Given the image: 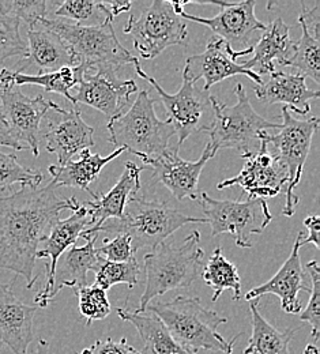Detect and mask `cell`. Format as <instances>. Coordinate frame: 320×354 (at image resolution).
<instances>
[{"mask_svg": "<svg viewBox=\"0 0 320 354\" xmlns=\"http://www.w3.org/2000/svg\"><path fill=\"white\" fill-rule=\"evenodd\" d=\"M88 71L81 78L77 93L73 95L74 105L85 104L104 113L109 120L123 113L129 105L130 97L137 91V84L133 80L123 81L117 77L115 68L100 67Z\"/></svg>", "mask_w": 320, "mask_h": 354, "instance_id": "cell-14", "label": "cell"}, {"mask_svg": "<svg viewBox=\"0 0 320 354\" xmlns=\"http://www.w3.org/2000/svg\"><path fill=\"white\" fill-rule=\"evenodd\" d=\"M55 15L75 21L81 26H101L115 19L101 0H67L56 8Z\"/></svg>", "mask_w": 320, "mask_h": 354, "instance_id": "cell-32", "label": "cell"}, {"mask_svg": "<svg viewBox=\"0 0 320 354\" xmlns=\"http://www.w3.org/2000/svg\"><path fill=\"white\" fill-rule=\"evenodd\" d=\"M205 252L200 248V233L191 232L182 245L162 243L143 257L146 285L135 313L146 312L147 306L171 290L189 288L199 277Z\"/></svg>", "mask_w": 320, "mask_h": 354, "instance_id": "cell-4", "label": "cell"}, {"mask_svg": "<svg viewBox=\"0 0 320 354\" xmlns=\"http://www.w3.org/2000/svg\"><path fill=\"white\" fill-rule=\"evenodd\" d=\"M84 239H86V244L84 247L73 245L71 250L66 251L60 257L56 265L53 285L48 296L49 303L66 286L71 288L73 292L88 286V272L91 270L95 271L101 263L102 258L98 255L95 248L98 234L86 236Z\"/></svg>", "mask_w": 320, "mask_h": 354, "instance_id": "cell-25", "label": "cell"}, {"mask_svg": "<svg viewBox=\"0 0 320 354\" xmlns=\"http://www.w3.org/2000/svg\"><path fill=\"white\" fill-rule=\"evenodd\" d=\"M89 226H91V217H89L88 209L82 203V205H78L75 210H73L71 217H68L67 220H59L49 229L48 234L44 236V239L40 243L43 244V247L39 248L36 258L49 259V262L46 263V286L36 296L35 299L36 306L41 308L48 307L49 304L48 296L53 285L56 265L60 257L77 243L82 232Z\"/></svg>", "mask_w": 320, "mask_h": 354, "instance_id": "cell-20", "label": "cell"}, {"mask_svg": "<svg viewBox=\"0 0 320 354\" xmlns=\"http://www.w3.org/2000/svg\"><path fill=\"white\" fill-rule=\"evenodd\" d=\"M56 187L25 185L10 196L0 198V270L22 275L26 288L32 289L39 275H35L36 255L49 229L59 221L64 210H75L79 202L60 198Z\"/></svg>", "mask_w": 320, "mask_h": 354, "instance_id": "cell-1", "label": "cell"}, {"mask_svg": "<svg viewBox=\"0 0 320 354\" xmlns=\"http://www.w3.org/2000/svg\"><path fill=\"white\" fill-rule=\"evenodd\" d=\"M303 354H319V349L315 345H307Z\"/></svg>", "mask_w": 320, "mask_h": 354, "instance_id": "cell-47", "label": "cell"}, {"mask_svg": "<svg viewBox=\"0 0 320 354\" xmlns=\"http://www.w3.org/2000/svg\"><path fill=\"white\" fill-rule=\"evenodd\" d=\"M304 233L299 232L292 248V252L286 262L276 271L274 277L263 285L251 289L245 295V300H258L266 295H274L281 300V308L286 313L299 315L301 312V301L299 293L301 290L311 292V282L307 279V272L304 271L300 259L301 240Z\"/></svg>", "mask_w": 320, "mask_h": 354, "instance_id": "cell-19", "label": "cell"}, {"mask_svg": "<svg viewBox=\"0 0 320 354\" xmlns=\"http://www.w3.org/2000/svg\"><path fill=\"white\" fill-rule=\"evenodd\" d=\"M156 101L149 90H142L126 113L109 120L106 126L109 142L116 149H124L143 160L157 158L171 147L169 140L176 133L168 120L162 122L157 118Z\"/></svg>", "mask_w": 320, "mask_h": 354, "instance_id": "cell-5", "label": "cell"}, {"mask_svg": "<svg viewBox=\"0 0 320 354\" xmlns=\"http://www.w3.org/2000/svg\"><path fill=\"white\" fill-rule=\"evenodd\" d=\"M261 299L250 301L252 317V334L244 354H290L289 345L296 334V328L285 331L276 330L258 310Z\"/></svg>", "mask_w": 320, "mask_h": 354, "instance_id": "cell-29", "label": "cell"}, {"mask_svg": "<svg viewBox=\"0 0 320 354\" xmlns=\"http://www.w3.org/2000/svg\"><path fill=\"white\" fill-rule=\"evenodd\" d=\"M0 146H6V147H11L17 151H21V150H29L26 146L21 145L17 139H14V136L10 133L3 118H1V113H0Z\"/></svg>", "mask_w": 320, "mask_h": 354, "instance_id": "cell-44", "label": "cell"}, {"mask_svg": "<svg viewBox=\"0 0 320 354\" xmlns=\"http://www.w3.org/2000/svg\"><path fill=\"white\" fill-rule=\"evenodd\" d=\"M105 6L108 7L109 12L112 14V17H117L120 15L122 12H126V11H130L133 3L131 1H117V0H113V1H104Z\"/></svg>", "mask_w": 320, "mask_h": 354, "instance_id": "cell-45", "label": "cell"}, {"mask_svg": "<svg viewBox=\"0 0 320 354\" xmlns=\"http://www.w3.org/2000/svg\"><path fill=\"white\" fill-rule=\"evenodd\" d=\"M250 53H252V46L244 50H234L224 40L213 37L202 53L192 55L187 59L183 74L195 84L203 80V91H209L216 84L236 75H244L254 81L255 85H261L263 80L258 74L236 63L237 57Z\"/></svg>", "mask_w": 320, "mask_h": 354, "instance_id": "cell-13", "label": "cell"}, {"mask_svg": "<svg viewBox=\"0 0 320 354\" xmlns=\"http://www.w3.org/2000/svg\"><path fill=\"white\" fill-rule=\"evenodd\" d=\"M144 167H137L134 162H126V169L112 189L104 195L91 192L93 201L85 202L84 206L88 209L91 217V226H100L108 220H117L123 216L124 209L130 199L137 196L142 184L140 174Z\"/></svg>", "mask_w": 320, "mask_h": 354, "instance_id": "cell-24", "label": "cell"}, {"mask_svg": "<svg viewBox=\"0 0 320 354\" xmlns=\"http://www.w3.org/2000/svg\"><path fill=\"white\" fill-rule=\"evenodd\" d=\"M53 101L43 95L28 97L14 85V71H0V113L10 133L35 157L40 154L41 122Z\"/></svg>", "mask_w": 320, "mask_h": 354, "instance_id": "cell-10", "label": "cell"}, {"mask_svg": "<svg viewBox=\"0 0 320 354\" xmlns=\"http://www.w3.org/2000/svg\"><path fill=\"white\" fill-rule=\"evenodd\" d=\"M75 354H78V353H75Z\"/></svg>", "mask_w": 320, "mask_h": 354, "instance_id": "cell-49", "label": "cell"}, {"mask_svg": "<svg viewBox=\"0 0 320 354\" xmlns=\"http://www.w3.org/2000/svg\"><path fill=\"white\" fill-rule=\"evenodd\" d=\"M36 354H49V344H48L46 341H44L43 338L39 339Z\"/></svg>", "mask_w": 320, "mask_h": 354, "instance_id": "cell-46", "label": "cell"}, {"mask_svg": "<svg viewBox=\"0 0 320 354\" xmlns=\"http://www.w3.org/2000/svg\"><path fill=\"white\" fill-rule=\"evenodd\" d=\"M199 203L206 221L211 225V236L230 233L240 248H251L252 236L263 233L273 220L267 202L263 199L218 201L202 192Z\"/></svg>", "mask_w": 320, "mask_h": 354, "instance_id": "cell-9", "label": "cell"}, {"mask_svg": "<svg viewBox=\"0 0 320 354\" xmlns=\"http://www.w3.org/2000/svg\"><path fill=\"white\" fill-rule=\"evenodd\" d=\"M0 14L26 22L30 28L46 18L44 0H0Z\"/></svg>", "mask_w": 320, "mask_h": 354, "instance_id": "cell-38", "label": "cell"}, {"mask_svg": "<svg viewBox=\"0 0 320 354\" xmlns=\"http://www.w3.org/2000/svg\"><path fill=\"white\" fill-rule=\"evenodd\" d=\"M140 267L137 258L130 262H108L101 261L98 268L95 270L94 285L102 290H109L112 286L119 283H126L130 289L135 288L139 282Z\"/></svg>", "mask_w": 320, "mask_h": 354, "instance_id": "cell-34", "label": "cell"}, {"mask_svg": "<svg viewBox=\"0 0 320 354\" xmlns=\"http://www.w3.org/2000/svg\"><path fill=\"white\" fill-rule=\"evenodd\" d=\"M43 178L44 176L40 171L21 165L15 154L0 151V191L10 189L14 184H21L22 187H39Z\"/></svg>", "mask_w": 320, "mask_h": 354, "instance_id": "cell-35", "label": "cell"}, {"mask_svg": "<svg viewBox=\"0 0 320 354\" xmlns=\"http://www.w3.org/2000/svg\"><path fill=\"white\" fill-rule=\"evenodd\" d=\"M50 112L53 115L49 116L43 138L46 151L56 154V165L62 167L71 161L77 153L95 145L93 139L94 129L85 123L77 108L68 111L53 102Z\"/></svg>", "mask_w": 320, "mask_h": 354, "instance_id": "cell-17", "label": "cell"}, {"mask_svg": "<svg viewBox=\"0 0 320 354\" xmlns=\"http://www.w3.org/2000/svg\"><path fill=\"white\" fill-rule=\"evenodd\" d=\"M307 274L311 282V297L307 308L300 313V320L305 322L311 327V337L318 341L320 335V270L317 261L308 262Z\"/></svg>", "mask_w": 320, "mask_h": 354, "instance_id": "cell-39", "label": "cell"}, {"mask_svg": "<svg viewBox=\"0 0 320 354\" xmlns=\"http://www.w3.org/2000/svg\"><path fill=\"white\" fill-rule=\"evenodd\" d=\"M281 113L282 124L278 129L279 131L276 133L265 131L259 135V139L267 146H273L274 151L272 154L288 174L286 202L282 214L292 217L300 202L299 196H296V188L301 181L314 133L319 129V119L314 116L308 120H299L286 106H282Z\"/></svg>", "mask_w": 320, "mask_h": 354, "instance_id": "cell-8", "label": "cell"}, {"mask_svg": "<svg viewBox=\"0 0 320 354\" xmlns=\"http://www.w3.org/2000/svg\"><path fill=\"white\" fill-rule=\"evenodd\" d=\"M255 1L240 3H217L221 11L213 18H203L182 12L184 21H192L209 28L218 39L224 40L230 48L237 46V50H244L243 46L250 44L254 35L263 32L266 24L255 15Z\"/></svg>", "mask_w": 320, "mask_h": 354, "instance_id": "cell-18", "label": "cell"}, {"mask_svg": "<svg viewBox=\"0 0 320 354\" xmlns=\"http://www.w3.org/2000/svg\"><path fill=\"white\" fill-rule=\"evenodd\" d=\"M10 283H0V342L14 354H26L35 339L33 320L37 307L22 303L12 292Z\"/></svg>", "mask_w": 320, "mask_h": 354, "instance_id": "cell-21", "label": "cell"}, {"mask_svg": "<svg viewBox=\"0 0 320 354\" xmlns=\"http://www.w3.org/2000/svg\"><path fill=\"white\" fill-rule=\"evenodd\" d=\"M245 164L237 176L217 184V189L238 185L250 199H269L276 196L288 183V174L279 161L269 151V146L261 142L256 153L241 156Z\"/></svg>", "mask_w": 320, "mask_h": 354, "instance_id": "cell-15", "label": "cell"}, {"mask_svg": "<svg viewBox=\"0 0 320 354\" xmlns=\"http://www.w3.org/2000/svg\"><path fill=\"white\" fill-rule=\"evenodd\" d=\"M123 33L133 37L134 48L144 59H154L167 48L180 45L187 37V24L171 1L154 0L139 18L131 15Z\"/></svg>", "mask_w": 320, "mask_h": 354, "instance_id": "cell-11", "label": "cell"}, {"mask_svg": "<svg viewBox=\"0 0 320 354\" xmlns=\"http://www.w3.org/2000/svg\"><path fill=\"white\" fill-rule=\"evenodd\" d=\"M296 44L290 37V28L282 18H276L270 25H266L262 39L252 46L254 56L241 66L255 74L265 75L274 73V63L285 66L293 56Z\"/></svg>", "mask_w": 320, "mask_h": 354, "instance_id": "cell-26", "label": "cell"}, {"mask_svg": "<svg viewBox=\"0 0 320 354\" xmlns=\"http://www.w3.org/2000/svg\"><path fill=\"white\" fill-rule=\"evenodd\" d=\"M117 315L137 328L144 346L142 354H196L180 345L154 313H135L119 308Z\"/></svg>", "mask_w": 320, "mask_h": 354, "instance_id": "cell-28", "label": "cell"}, {"mask_svg": "<svg viewBox=\"0 0 320 354\" xmlns=\"http://www.w3.org/2000/svg\"><path fill=\"white\" fill-rule=\"evenodd\" d=\"M30 66L37 67L39 74H49L78 66V59L57 35L37 24L28 32V53L14 73L23 74Z\"/></svg>", "mask_w": 320, "mask_h": 354, "instance_id": "cell-22", "label": "cell"}, {"mask_svg": "<svg viewBox=\"0 0 320 354\" xmlns=\"http://www.w3.org/2000/svg\"><path fill=\"white\" fill-rule=\"evenodd\" d=\"M187 223H207L206 218L185 216L169 203L133 198L129 201L124 213L117 220H108L100 226L85 229L81 237L116 233L127 234L131 239L133 250L137 254L142 248H157L160 244Z\"/></svg>", "mask_w": 320, "mask_h": 354, "instance_id": "cell-3", "label": "cell"}, {"mask_svg": "<svg viewBox=\"0 0 320 354\" xmlns=\"http://www.w3.org/2000/svg\"><path fill=\"white\" fill-rule=\"evenodd\" d=\"M214 157L211 146L207 143L202 157L198 161H185L179 156V146L169 147L157 158H143V167L153 168L154 178L164 184L171 194L178 199H198L199 178L209 160Z\"/></svg>", "mask_w": 320, "mask_h": 354, "instance_id": "cell-16", "label": "cell"}, {"mask_svg": "<svg viewBox=\"0 0 320 354\" xmlns=\"http://www.w3.org/2000/svg\"><path fill=\"white\" fill-rule=\"evenodd\" d=\"M301 26V39L296 44V50L293 56L286 62V67H293L299 70L300 75L310 77L318 85L320 84V43L319 39H315L300 22Z\"/></svg>", "mask_w": 320, "mask_h": 354, "instance_id": "cell-33", "label": "cell"}, {"mask_svg": "<svg viewBox=\"0 0 320 354\" xmlns=\"http://www.w3.org/2000/svg\"><path fill=\"white\" fill-rule=\"evenodd\" d=\"M202 278L205 283L214 290L211 297L213 303H216L225 290H232V300L234 301L241 297V278L237 267L224 257L221 247L214 250L202 272Z\"/></svg>", "mask_w": 320, "mask_h": 354, "instance_id": "cell-30", "label": "cell"}, {"mask_svg": "<svg viewBox=\"0 0 320 354\" xmlns=\"http://www.w3.org/2000/svg\"><path fill=\"white\" fill-rule=\"evenodd\" d=\"M304 226L308 229V236H304L301 240V247L305 244H314L319 250L320 220L318 216H310L305 218Z\"/></svg>", "mask_w": 320, "mask_h": 354, "instance_id": "cell-43", "label": "cell"}, {"mask_svg": "<svg viewBox=\"0 0 320 354\" xmlns=\"http://www.w3.org/2000/svg\"><path fill=\"white\" fill-rule=\"evenodd\" d=\"M135 68L138 77L149 82L162 101L168 122L173 126L179 138L176 143L179 147L191 135L203 133L210 127L213 122V108L210 104V94L207 91L196 88V84L183 74L182 88L178 93L169 94L154 78L142 70L140 64H137Z\"/></svg>", "mask_w": 320, "mask_h": 354, "instance_id": "cell-12", "label": "cell"}, {"mask_svg": "<svg viewBox=\"0 0 320 354\" xmlns=\"http://www.w3.org/2000/svg\"><path fill=\"white\" fill-rule=\"evenodd\" d=\"M21 22L0 14V64L12 56H26L28 44L19 33Z\"/></svg>", "mask_w": 320, "mask_h": 354, "instance_id": "cell-37", "label": "cell"}, {"mask_svg": "<svg viewBox=\"0 0 320 354\" xmlns=\"http://www.w3.org/2000/svg\"><path fill=\"white\" fill-rule=\"evenodd\" d=\"M78 354H142L135 348L129 345L126 338L115 341L112 338L104 341H95L92 346L84 349Z\"/></svg>", "mask_w": 320, "mask_h": 354, "instance_id": "cell-41", "label": "cell"}, {"mask_svg": "<svg viewBox=\"0 0 320 354\" xmlns=\"http://www.w3.org/2000/svg\"><path fill=\"white\" fill-rule=\"evenodd\" d=\"M233 93L237 98V104L233 106L220 104L214 95H210L213 122L203 133L210 136L209 145L214 156L221 149H233L241 156L256 153L261 147L259 135L281 127L279 123L262 118L252 108L241 84L236 85Z\"/></svg>", "mask_w": 320, "mask_h": 354, "instance_id": "cell-6", "label": "cell"}, {"mask_svg": "<svg viewBox=\"0 0 320 354\" xmlns=\"http://www.w3.org/2000/svg\"><path fill=\"white\" fill-rule=\"evenodd\" d=\"M78 297V310L81 317L86 319V326H91L95 320L105 319L111 312V304L106 292L93 286H85L74 292Z\"/></svg>", "mask_w": 320, "mask_h": 354, "instance_id": "cell-36", "label": "cell"}, {"mask_svg": "<svg viewBox=\"0 0 320 354\" xmlns=\"http://www.w3.org/2000/svg\"><path fill=\"white\" fill-rule=\"evenodd\" d=\"M299 21L304 24L307 30L315 37H320V3L314 8H307L305 3L301 1V12L299 15Z\"/></svg>", "mask_w": 320, "mask_h": 354, "instance_id": "cell-42", "label": "cell"}, {"mask_svg": "<svg viewBox=\"0 0 320 354\" xmlns=\"http://www.w3.org/2000/svg\"><path fill=\"white\" fill-rule=\"evenodd\" d=\"M39 25L57 35L68 45L77 56L78 64L88 71L100 67L119 70L126 64H139L137 57L120 44L113 29V21H106L101 26H81L63 19L44 18Z\"/></svg>", "mask_w": 320, "mask_h": 354, "instance_id": "cell-7", "label": "cell"}, {"mask_svg": "<svg viewBox=\"0 0 320 354\" xmlns=\"http://www.w3.org/2000/svg\"><path fill=\"white\" fill-rule=\"evenodd\" d=\"M98 255L108 262H130L135 259L131 239L127 234H117L113 240H104L101 248H97Z\"/></svg>", "mask_w": 320, "mask_h": 354, "instance_id": "cell-40", "label": "cell"}, {"mask_svg": "<svg viewBox=\"0 0 320 354\" xmlns=\"http://www.w3.org/2000/svg\"><path fill=\"white\" fill-rule=\"evenodd\" d=\"M122 153H126L124 149H116L106 157L101 154H92L89 149L82 150L78 160H71L64 165H50L48 172L52 177L50 183L59 187H71L85 189L89 194L93 192L91 184L100 176L101 171L115 158H117Z\"/></svg>", "mask_w": 320, "mask_h": 354, "instance_id": "cell-27", "label": "cell"}, {"mask_svg": "<svg viewBox=\"0 0 320 354\" xmlns=\"http://www.w3.org/2000/svg\"><path fill=\"white\" fill-rule=\"evenodd\" d=\"M3 346H4V345L0 342V353H1V351H3Z\"/></svg>", "mask_w": 320, "mask_h": 354, "instance_id": "cell-48", "label": "cell"}, {"mask_svg": "<svg viewBox=\"0 0 320 354\" xmlns=\"http://www.w3.org/2000/svg\"><path fill=\"white\" fill-rule=\"evenodd\" d=\"M85 73H88V70L81 64L75 67H64L59 71L49 73V74L28 75V74L14 73V85L15 86L37 85V86H41L46 91L63 95L67 101H70L74 105V100H73V95L70 94V90L78 86Z\"/></svg>", "mask_w": 320, "mask_h": 354, "instance_id": "cell-31", "label": "cell"}, {"mask_svg": "<svg viewBox=\"0 0 320 354\" xmlns=\"http://www.w3.org/2000/svg\"><path fill=\"white\" fill-rule=\"evenodd\" d=\"M256 98L266 104H285L290 112L307 115L311 111V101L319 98V91L311 90L305 84V77L300 74H285L276 71L270 74L266 82L255 85Z\"/></svg>", "mask_w": 320, "mask_h": 354, "instance_id": "cell-23", "label": "cell"}, {"mask_svg": "<svg viewBox=\"0 0 320 354\" xmlns=\"http://www.w3.org/2000/svg\"><path fill=\"white\" fill-rule=\"evenodd\" d=\"M146 312L154 313L171 335L184 348L191 352L211 351L232 354L233 348L241 334L227 341L218 327L228 322L216 310H207L202 306L199 297L176 296L171 301L150 303Z\"/></svg>", "mask_w": 320, "mask_h": 354, "instance_id": "cell-2", "label": "cell"}]
</instances>
